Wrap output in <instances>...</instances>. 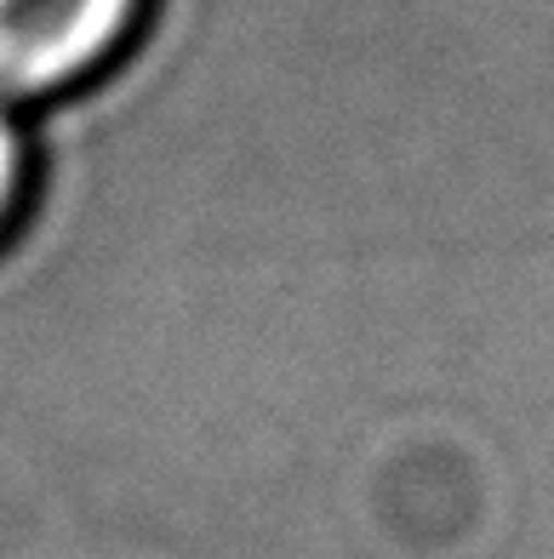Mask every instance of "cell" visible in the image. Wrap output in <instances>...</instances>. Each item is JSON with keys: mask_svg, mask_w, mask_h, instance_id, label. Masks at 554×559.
Returning a JSON list of instances; mask_svg holds the SVG:
<instances>
[{"mask_svg": "<svg viewBox=\"0 0 554 559\" xmlns=\"http://www.w3.org/2000/svg\"><path fill=\"white\" fill-rule=\"evenodd\" d=\"M30 194H35V138H30V120L0 109V246L12 240V228L30 212Z\"/></svg>", "mask_w": 554, "mask_h": 559, "instance_id": "cell-2", "label": "cell"}, {"mask_svg": "<svg viewBox=\"0 0 554 559\" xmlns=\"http://www.w3.org/2000/svg\"><path fill=\"white\" fill-rule=\"evenodd\" d=\"M149 0H0V109L40 115L132 46Z\"/></svg>", "mask_w": 554, "mask_h": 559, "instance_id": "cell-1", "label": "cell"}]
</instances>
